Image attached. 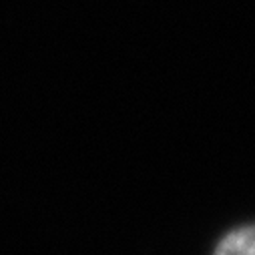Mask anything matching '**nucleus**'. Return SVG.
<instances>
[{
  "mask_svg": "<svg viewBox=\"0 0 255 255\" xmlns=\"http://www.w3.org/2000/svg\"><path fill=\"white\" fill-rule=\"evenodd\" d=\"M213 255H255V229L251 223L229 229L215 245Z\"/></svg>",
  "mask_w": 255,
  "mask_h": 255,
  "instance_id": "nucleus-1",
  "label": "nucleus"
}]
</instances>
